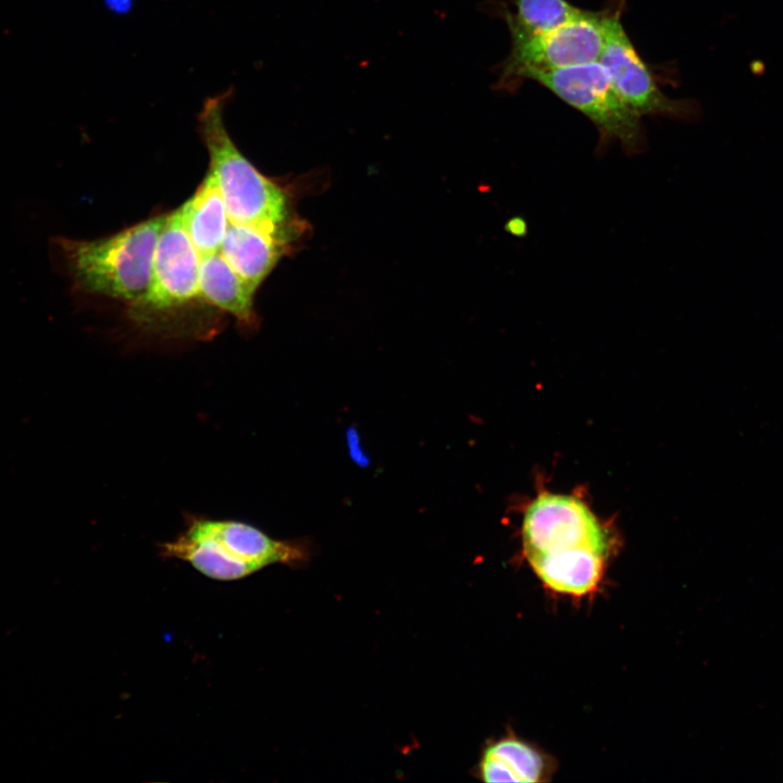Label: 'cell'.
Segmentation results:
<instances>
[{
  "label": "cell",
  "instance_id": "obj_4",
  "mask_svg": "<svg viewBox=\"0 0 783 783\" xmlns=\"http://www.w3.org/2000/svg\"><path fill=\"white\" fill-rule=\"evenodd\" d=\"M529 80L585 115L598 133L599 151L616 141L629 156L647 148L642 116L621 98L599 61L536 73Z\"/></svg>",
  "mask_w": 783,
  "mask_h": 783
},
{
  "label": "cell",
  "instance_id": "obj_1",
  "mask_svg": "<svg viewBox=\"0 0 783 783\" xmlns=\"http://www.w3.org/2000/svg\"><path fill=\"white\" fill-rule=\"evenodd\" d=\"M167 216H153L94 240L52 237L51 262L71 279L75 293L134 304L149 289L154 250Z\"/></svg>",
  "mask_w": 783,
  "mask_h": 783
},
{
  "label": "cell",
  "instance_id": "obj_12",
  "mask_svg": "<svg viewBox=\"0 0 783 783\" xmlns=\"http://www.w3.org/2000/svg\"><path fill=\"white\" fill-rule=\"evenodd\" d=\"M199 288L202 298L233 315L243 327L251 330L258 324L253 308L256 291L221 253L200 257Z\"/></svg>",
  "mask_w": 783,
  "mask_h": 783
},
{
  "label": "cell",
  "instance_id": "obj_9",
  "mask_svg": "<svg viewBox=\"0 0 783 783\" xmlns=\"http://www.w3.org/2000/svg\"><path fill=\"white\" fill-rule=\"evenodd\" d=\"M294 236L261 227L232 223L221 246V254L256 291L287 251Z\"/></svg>",
  "mask_w": 783,
  "mask_h": 783
},
{
  "label": "cell",
  "instance_id": "obj_7",
  "mask_svg": "<svg viewBox=\"0 0 783 783\" xmlns=\"http://www.w3.org/2000/svg\"><path fill=\"white\" fill-rule=\"evenodd\" d=\"M200 254L192 245L181 210L169 214L159 237L147 294L130 304V318L139 325L157 327L165 315L183 309L201 296Z\"/></svg>",
  "mask_w": 783,
  "mask_h": 783
},
{
  "label": "cell",
  "instance_id": "obj_11",
  "mask_svg": "<svg viewBox=\"0 0 783 783\" xmlns=\"http://www.w3.org/2000/svg\"><path fill=\"white\" fill-rule=\"evenodd\" d=\"M548 757L513 734L488 745L480 760V778L489 783L545 782L551 774Z\"/></svg>",
  "mask_w": 783,
  "mask_h": 783
},
{
  "label": "cell",
  "instance_id": "obj_6",
  "mask_svg": "<svg viewBox=\"0 0 783 783\" xmlns=\"http://www.w3.org/2000/svg\"><path fill=\"white\" fill-rule=\"evenodd\" d=\"M626 0H608L604 7V45L598 61L621 98L642 117L663 116L694 121L700 114L692 99L667 96L623 27Z\"/></svg>",
  "mask_w": 783,
  "mask_h": 783
},
{
  "label": "cell",
  "instance_id": "obj_15",
  "mask_svg": "<svg viewBox=\"0 0 783 783\" xmlns=\"http://www.w3.org/2000/svg\"><path fill=\"white\" fill-rule=\"evenodd\" d=\"M347 440L349 445V452L353 461L359 465H366L369 463V459L360 447L359 436L355 428H350L347 432Z\"/></svg>",
  "mask_w": 783,
  "mask_h": 783
},
{
  "label": "cell",
  "instance_id": "obj_14",
  "mask_svg": "<svg viewBox=\"0 0 783 783\" xmlns=\"http://www.w3.org/2000/svg\"><path fill=\"white\" fill-rule=\"evenodd\" d=\"M513 11L507 5L497 8L504 18L510 37L530 35L556 27L581 12L568 0H510Z\"/></svg>",
  "mask_w": 783,
  "mask_h": 783
},
{
  "label": "cell",
  "instance_id": "obj_16",
  "mask_svg": "<svg viewBox=\"0 0 783 783\" xmlns=\"http://www.w3.org/2000/svg\"><path fill=\"white\" fill-rule=\"evenodd\" d=\"M506 229L517 237H524L527 234V223L522 216L511 217L507 224Z\"/></svg>",
  "mask_w": 783,
  "mask_h": 783
},
{
  "label": "cell",
  "instance_id": "obj_2",
  "mask_svg": "<svg viewBox=\"0 0 783 783\" xmlns=\"http://www.w3.org/2000/svg\"><path fill=\"white\" fill-rule=\"evenodd\" d=\"M160 552L217 581L239 580L275 563L297 566L310 557L302 540L275 539L241 521L194 515L173 540L160 545Z\"/></svg>",
  "mask_w": 783,
  "mask_h": 783
},
{
  "label": "cell",
  "instance_id": "obj_13",
  "mask_svg": "<svg viewBox=\"0 0 783 783\" xmlns=\"http://www.w3.org/2000/svg\"><path fill=\"white\" fill-rule=\"evenodd\" d=\"M179 210L185 229L200 257L216 253L227 232V211L210 171Z\"/></svg>",
  "mask_w": 783,
  "mask_h": 783
},
{
  "label": "cell",
  "instance_id": "obj_10",
  "mask_svg": "<svg viewBox=\"0 0 783 783\" xmlns=\"http://www.w3.org/2000/svg\"><path fill=\"white\" fill-rule=\"evenodd\" d=\"M542 583L556 593L584 596L596 591L606 556L587 549L525 556Z\"/></svg>",
  "mask_w": 783,
  "mask_h": 783
},
{
  "label": "cell",
  "instance_id": "obj_8",
  "mask_svg": "<svg viewBox=\"0 0 783 783\" xmlns=\"http://www.w3.org/2000/svg\"><path fill=\"white\" fill-rule=\"evenodd\" d=\"M524 555L587 549L608 556L609 537L579 498L544 493L526 508L522 523Z\"/></svg>",
  "mask_w": 783,
  "mask_h": 783
},
{
  "label": "cell",
  "instance_id": "obj_5",
  "mask_svg": "<svg viewBox=\"0 0 783 783\" xmlns=\"http://www.w3.org/2000/svg\"><path fill=\"white\" fill-rule=\"evenodd\" d=\"M604 8L582 9L547 30L511 37V49L498 65L497 90L515 91L536 73L598 61L604 45Z\"/></svg>",
  "mask_w": 783,
  "mask_h": 783
},
{
  "label": "cell",
  "instance_id": "obj_3",
  "mask_svg": "<svg viewBox=\"0 0 783 783\" xmlns=\"http://www.w3.org/2000/svg\"><path fill=\"white\" fill-rule=\"evenodd\" d=\"M232 89L207 98L198 114V128L208 150L231 223L248 224L294 236L298 227L287 194L261 174L239 151L223 120Z\"/></svg>",
  "mask_w": 783,
  "mask_h": 783
}]
</instances>
